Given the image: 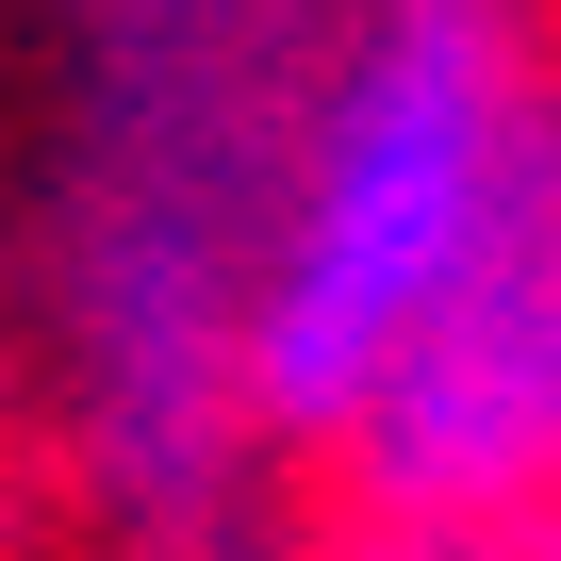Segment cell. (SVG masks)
<instances>
[{
  "label": "cell",
  "mask_w": 561,
  "mask_h": 561,
  "mask_svg": "<svg viewBox=\"0 0 561 561\" xmlns=\"http://www.w3.org/2000/svg\"><path fill=\"white\" fill-rule=\"evenodd\" d=\"M545 34L528 0H364L280 133V215L248 264V430L347 446L380 364L430 331L462 248L495 231L528 133H545Z\"/></svg>",
  "instance_id": "cell-1"
},
{
  "label": "cell",
  "mask_w": 561,
  "mask_h": 561,
  "mask_svg": "<svg viewBox=\"0 0 561 561\" xmlns=\"http://www.w3.org/2000/svg\"><path fill=\"white\" fill-rule=\"evenodd\" d=\"M512 561H561V512H528V528H512Z\"/></svg>",
  "instance_id": "cell-4"
},
{
  "label": "cell",
  "mask_w": 561,
  "mask_h": 561,
  "mask_svg": "<svg viewBox=\"0 0 561 561\" xmlns=\"http://www.w3.org/2000/svg\"><path fill=\"white\" fill-rule=\"evenodd\" d=\"M331 462H347L364 528H528V512H561V100H545L495 231L462 248V280L380 364V397L347 413Z\"/></svg>",
  "instance_id": "cell-2"
},
{
  "label": "cell",
  "mask_w": 561,
  "mask_h": 561,
  "mask_svg": "<svg viewBox=\"0 0 561 561\" xmlns=\"http://www.w3.org/2000/svg\"><path fill=\"white\" fill-rule=\"evenodd\" d=\"M364 561H512V528H364Z\"/></svg>",
  "instance_id": "cell-3"
}]
</instances>
